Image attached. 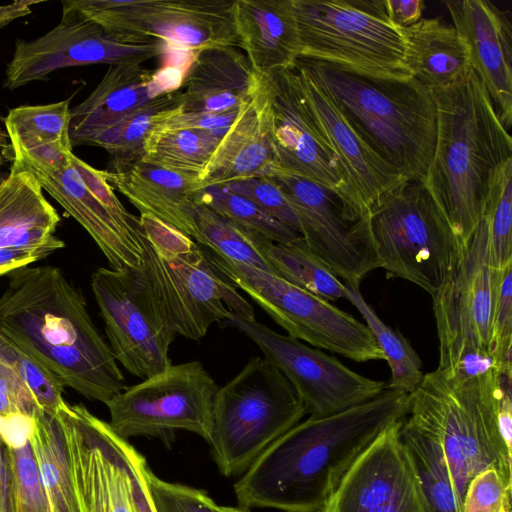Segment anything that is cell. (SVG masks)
<instances>
[{
    "instance_id": "cell-1",
    "label": "cell",
    "mask_w": 512,
    "mask_h": 512,
    "mask_svg": "<svg viewBox=\"0 0 512 512\" xmlns=\"http://www.w3.org/2000/svg\"><path fill=\"white\" fill-rule=\"evenodd\" d=\"M409 394L385 389L344 411L309 417L268 446L235 483L238 506L319 512L356 459L395 421Z\"/></svg>"
},
{
    "instance_id": "cell-2",
    "label": "cell",
    "mask_w": 512,
    "mask_h": 512,
    "mask_svg": "<svg viewBox=\"0 0 512 512\" xmlns=\"http://www.w3.org/2000/svg\"><path fill=\"white\" fill-rule=\"evenodd\" d=\"M0 334L89 400L106 404L127 388L82 292L58 267L28 265L9 273L0 295Z\"/></svg>"
},
{
    "instance_id": "cell-3",
    "label": "cell",
    "mask_w": 512,
    "mask_h": 512,
    "mask_svg": "<svg viewBox=\"0 0 512 512\" xmlns=\"http://www.w3.org/2000/svg\"><path fill=\"white\" fill-rule=\"evenodd\" d=\"M431 95L437 134L423 184L462 248L484 219L494 170L512 158V139L473 68Z\"/></svg>"
},
{
    "instance_id": "cell-4",
    "label": "cell",
    "mask_w": 512,
    "mask_h": 512,
    "mask_svg": "<svg viewBox=\"0 0 512 512\" xmlns=\"http://www.w3.org/2000/svg\"><path fill=\"white\" fill-rule=\"evenodd\" d=\"M511 387L512 371L492 369L463 378L437 368L409 394L405 418L440 443L462 503L472 478L485 469L512 480V446L500 422Z\"/></svg>"
},
{
    "instance_id": "cell-5",
    "label": "cell",
    "mask_w": 512,
    "mask_h": 512,
    "mask_svg": "<svg viewBox=\"0 0 512 512\" xmlns=\"http://www.w3.org/2000/svg\"><path fill=\"white\" fill-rule=\"evenodd\" d=\"M350 125L407 182L423 183L437 134L431 92L414 77L374 78L298 57Z\"/></svg>"
},
{
    "instance_id": "cell-6",
    "label": "cell",
    "mask_w": 512,
    "mask_h": 512,
    "mask_svg": "<svg viewBox=\"0 0 512 512\" xmlns=\"http://www.w3.org/2000/svg\"><path fill=\"white\" fill-rule=\"evenodd\" d=\"M306 414L289 380L264 357L251 358L215 395L208 443L220 473H243Z\"/></svg>"
},
{
    "instance_id": "cell-7",
    "label": "cell",
    "mask_w": 512,
    "mask_h": 512,
    "mask_svg": "<svg viewBox=\"0 0 512 512\" xmlns=\"http://www.w3.org/2000/svg\"><path fill=\"white\" fill-rule=\"evenodd\" d=\"M299 57L363 76L412 78L401 30L388 19L384 0H292Z\"/></svg>"
},
{
    "instance_id": "cell-8",
    "label": "cell",
    "mask_w": 512,
    "mask_h": 512,
    "mask_svg": "<svg viewBox=\"0 0 512 512\" xmlns=\"http://www.w3.org/2000/svg\"><path fill=\"white\" fill-rule=\"evenodd\" d=\"M366 218L380 268L433 296L462 248L426 186L405 183L373 206Z\"/></svg>"
},
{
    "instance_id": "cell-9",
    "label": "cell",
    "mask_w": 512,
    "mask_h": 512,
    "mask_svg": "<svg viewBox=\"0 0 512 512\" xmlns=\"http://www.w3.org/2000/svg\"><path fill=\"white\" fill-rule=\"evenodd\" d=\"M134 232L142 268L176 336L203 338L210 326L231 314L255 319L254 308L213 266L210 257L187 235L156 247L145 237L139 217Z\"/></svg>"
},
{
    "instance_id": "cell-10",
    "label": "cell",
    "mask_w": 512,
    "mask_h": 512,
    "mask_svg": "<svg viewBox=\"0 0 512 512\" xmlns=\"http://www.w3.org/2000/svg\"><path fill=\"white\" fill-rule=\"evenodd\" d=\"M216 270L244 291L289 336L356 362L384 360L372 332L350 314L282 277L210 257Z\"/></svg>"
},
{
    "instance_id": "cell-11",
    "label": "cell",
    "mask_w": 512,
    "mask_h": 512,
    "mask_svg": "<svg viewBox=\"0 0 512 512\" xmlns=\"http://www.w3.org/2000/svg\"><path fill=\"white\" fill-rule=\"evenodd\" d=\"M228 0H65L62 14L92 21L125 40L157 39L197 53L238 46Z\"/></svg>"
},
{
    "instance_id": "cell-12",
    "label": "cell",
    "mask_w": 512,
    "mask_h": 512,
    "mask_svg": "<svg viewBox=\"0 0 512 512\" xmlns=\"http://www.w3.org/2000/svg\"><path fill=\"white\" fill-rule=\"evenodd\" d=\"M483 219L462 247L452 272L432 296L439 340L438 369L492 358L489 352L494 305L503 270L486 263Z\"/></svg>"
},
{
    "instance_id": "cell-13",
    "label": "cell",
    "mask_w": 512,
    "mask_h": 512,
    "mask_svg": "<svg viewBox=\"0 0 512 512\" xmlns=\"http://www.w3.org/2000/svg\"><path fill=\"white\" fill-rule=\"evenodd\" d=\"M218 388L200 361L171 364L108 401V423L127 441L135 436L166 439L185 430L208 442Z\"/></svg>"
},
{
    "instance_id": "cell-14",
    "label": "cell",
    "mask_w": 512,
    "mask_h": 512,
    "mask_svg": "<svg viewBox=\"0 0 512 512\" xmlns=\"http://www.w3.org/2000/svg\"><path fill=\"white\" fill-rule=\"evenodd\" d=\"M91 288L117 362L147 379L171 364L176 334L169 325L142 268H97Z\"/></svg>"
},
{
    "instance_id": "cell-15",
    "label": "cell",
    "mask_w": 512,
    "mask_h": 512,
    "mask_svg": "<svg viewBox=\"0 0 512 512\" xmlns=\"http://www.w3.org/2000/svg\"><path fill=\"white\" fill-rule=\"evenodd\" d=\"M224 324L251 339L293 385L310 417L344 411L378 396L385 382L362 376L337 358L266 325L231 314Z\"/></svg>"
},
{
    "instance_id": "cell-16",
    "label": "cell",
    "mask_w": 512,
    "mask_h": 512,
    "mask_svg": "<svg viewBox=\"0 0 512 512\" xmlns=\"http://www.w3.org/2000/svg\"><path fill=\"white\" fill-rule=\"evenodd\" d=\"M267 176L292 207L308 249L337 278L359 286L369 272L380 268L366 215L358 221L349 219L332 191L281 167Z\"/></svg>"
},
{
    "instance_id": "cell-17",
    "label": "cell",
    "mask_w": 512,
    "mask_h": 512,
    "mask_svg": "<svg viewBox=\"0 0 512 512\" xmlns=\"http://www.w3.org/2000/svg\"><path fill=\"white\" fill-rule=\"evenodd\" d=\"M24 170L30 171L42 189L86 230L111 268L141 266V249L134 232L137 216L118 199L105 170H97L73 153L58 168Z\"/></svg>"
},
{
    "instance_id": "cell-18",
    "label": "cell",
    "mask_w": 512,
    "mask_h": 512,
    "mask_svg": "<svg viewBox=\"0 0 512 512\" xmlns=\"http://www.w3.org/2000/svg\"><path fill=\"white\" fill-rule=\"evenodd\" d=\"M166 45L157 39H121L92 21L62 14L60 23L45 35L31 41H16L4 87L14 90L45 80L52 72L67 67L142 64L162 55Z\"/></svg>"
},
{
    "instance_id": "cell-19",
    "label": "cell",
    "mask_w": 512,
    "mask_h": 512,
    "mask_svg": "<svg viewBox=\"0 0 512 512\" xmlns=\"http://www.w3.org/2000/svg\"><path fill=\"white\" fill-rule=\"evenodd\" d=\"M56 415L82 512H137L127 440L82 404L65 403Z\"/></svg>"
},
{
    "instance_id": "cell-20",
    "label": "cell",
    "mask_w": 512,
    "mask_h": 512,
    "mask_svg": "<svg viewBox=\"0 0 512 512\" xmlns=\"http://www.w3.org/2000/svg\"><path fill=\"white\" fill-rule=\"evenodd\" d=\"M403 419L356 459L319 512H431L400 435Z\"/></svg>"
},
{
    "instance_id": "cell-21",
    "label": "cell",
    "mask_w": 512,
    "mask_h": 512,
    "mask_svg": "<svg viewBox=\"0 0 512 512\" xmlns=\"http://www.w3.org/2000/svg\"><path fill=\"white\" fill-rule=\"evenodd\" d=\"M269 96L279 167L303 176L345 200L346 176L319 126L293 67L262 75Z\"/></svg>"
},
{
    "instance_id": "cell-22",
    "label": "cell",
    "mask_w": 512,
    "mask_h": 512,
    "mask_svg": "<svg viewBox=\"0 0 512 512\" xmlns=\"http://www.w3.org/2000/svg\"><path fill=\"white\" fill-rule=\"evenodd\" d=\"M294 68L310 109L345 172L343 212L358 221L407 181L357 133L326 89L297 62Z\"/></svg>"
},
{
    "instance_id": "cell-23",
    "label": "cell",
    "mask_w": 512,
    "mask_h": 512,
    "mask_svg": "<svg viewBox=\"0 0 512 512\" xmlns=\"http://www.w3.org/2000/svg\"><path fill=\"white\" fill-rule=\"evenodd\" d=\"M453 26L467 46L473 70L491 98L499 120L512 123L511 14L488 0H448Z\"/></svg>"
},
{
    "instance_id": "cell-24",
    "label": "cell",
    "mask_w": 512,
    "mask_h": 512,
    "mask_svg": "<svg viewBox=\"0 0 512 512\" xmlns=\"http://www.w3.org/2000/svg\"><path fill=\"white\" fill-rule=\"evenodd\" d=\"M279 167L268 91L261 75L256 93L241 106L200 176L201 190L255 176Z\"/></svg>"
},
{
    "instance_id": "cell-25",
    "label": "cell",
    "mask_w": 512,
    "mask_h": 512,
    "mask_svg": "<svg viewBox=\"0 0 512 512\" xmlns=\"http://www.w3.org/2000/svg\"><path fill=\"white\" fill-rule=\"evenodd\" d=\"M107 180L141 214L151 215L195 239L194 208L201 191L200 177L165 169L145 161L113 172Z\"/></svg>"
},
{
    "instance_id": "cell-26",
    "label": "cell",
    "mask_w": 512,
    "mask_h": 512,
    "mask_svg": "<svg viewBox=\"0 0 512 512\" xmlns=\"http://www.w3.org/2000/svg\"><path fill=\"white\" fill-rule=\"evenodd\" d=\"M261 75L235 46L208 48L195 57L179 92L183 111L222 113L240 108L258 90Z\"/></svg>"
},
{
    "instance_id": "cell-27",
    "label": "cell",
    "mask_w": 512,
    "mask_h": 512,
    "mask_svg": "<svg viewBox=\"0 0 512 512\" xmlns=\"http://www.w3.org/2000/svg\"><path fill=\"white\" fill-rule=\"evenodd\" d=\"M42 191L30 171L12 164L0 183V249L45 258L65 246L55 235L60 217Z\"/></svg>"
},
{
    "instance_id": "cell-28",
    "label": "cell",
    "mask_w": 512,
    "mask_h": 512,
    "mask_svg": "<svg viewBox=\"0 0 512 512\" xmlns=\"http://www.w3.org/2000/svg\"><path fill=\"white\" fill-rule=\"evenodd\" d=\"M238 46L260 75L294 66L300 38L292 0H235Z\"/></svg>"
},
{
    "instance_id": "cell-29",
    "label": "cell",
    "mask_w": 512,
    "mask_h": 512,
    "mask_svg": "<svg viewBox=\"0 0 512 512\" xmlns=\"http://www.w3.org/2000/svg\"><path fill=\"white\" fill-rule=\"evenodd\" d=\"M154 83L155 74L142 64L110 66L89 96L71 108V146L84 145L97 132L159 96Z\"/></svg>"
},
{
    "instance_id": "cell-30",
    "label": "cell",
    "mask_w": 512,
    "mask_h": 512,
    "mask_svg": "<svg viewBox=\"0 0 512 512\" xmlns=\"http://www.w3.org/2000/svg\"><path fill=\"white\" fill-rule=\"evenodd\" d=\"M70 99L11 109L5 127L13 161L25 168H57L72 152Z\"/></svg>"
},
{
    "instance_id": "cell-31",
    "label": "cell",
    "mask_w": 512,
    "mask_h": 512,
    "mask_svg": "<svg viewBox=\"0 0 512 512\" xmlns=\"http://www.w3.org/2000/svg\"><path fill=\"white\" fill-rule=\"evenodd\" d=\"M400 30L407 68L428 91L449 86L472 68L466 44L442 18H422Z\"/></svg>"
},
{
    "instance_id": "cell-32",
    "label": "cell",
    "mask_w": 512,
    "mask_h": 512,
    "mask_svg": "<svg viewBox=\"0 0 512 512\" xmlns=\"http://www.w3.org/2000/svg\"><path fill=\"white\" fill-rule=\"evenodd\" d=\"M51 512H82L65 435L56 414L42 410L30 439Z\"/></svg>"
},
{
    "instance_id": "cell-33",
    "label": "cell",
    "mask_w": 512,
    "mask_h": 512,
    "mask_svg": "<svg viewBox=\"0 0 512 512\" xmlns=\"http://www.w3.org/2000/svg\"><path fill=\"white\" fill-rule=\"evenodd\" d=\"M179 105V92L163 93L97 132L84 145L105 149L112 158L109 171H121L142 159L144 143L153 125Z\"/></svg>"
},
{
    "instance_id": "cell-34",
    "label": "cell",
    "mask_w": 512,
    "mask_h": 512,
    "mask_svg": "<svg viewBox=\"0 0 512 512\" xmlns=\"http://www.w3.org/2000/svg\"><path fill=\"white\" fill-rule=\"evenodd\" d=\"M400 435L408 449L431 512H463L440 443L406 418Z\"/></svg>"
},
{
    "instance_id": "cell-35",
    "label": "cell",
    "mask_w": 512,
    "mask_h": 512,
    "mask_svg": "<svg viewBox=\"0 0 512 512\" xmlns=\"http://www.w3.org/2000/svg\"><path fill=\"white\" fill-rule=\"evenodd\" d=\"M194 219L197 230L195 240L208 247L216 256L277 275L264 252L269 240L246 230L202 203L196 204Z\"/></svg>"
},
{
    "instance_id": "cell-36",
    "label": "cell",
    "mask_w": 512,
    "mask_h": 512,
    "mask_svg": "<svg viewBox=\"0 0 512 512\" xmlns=\"http://www.w3.org/2000/svg\"><path fill=\"white\" fill-rule=\"evenodd\" d=\"M344 298L362 314L383 353L384 360L388 362L391 379L386 388L406 394L412 393L420 385L424 373L422 362L409 341L379 318L364 300L359 286L344 283Z\"/></svg>"
},
{
    "instance_id": "cell-37",
    "label": "cell",
    "mask_w": 512,
    "mask_h": 512,
    "mask_svg": "<svg viewBox=\"0 0 512 512\" xmlns=\"http://www.w3.org/2000/svg\"><path fill=\"white\" fill-rule=\"evenodd\" d=\"M222 137L209 130H150L141 160L200 177Z\"/></svg>"
},
{
    "instance_id": "cell-38",
    "label": "cell",
    "mask_w": 512,
    "mask_h": 512,
    "mask_svg": "<svg viewBox=\"0 0 512 512\" xmlns=\"http://www.w3.org/2000/svg\"><path fill=\"white\" fill-rule=\"evenodd\" d=\"M264 252L276 274L286 281L326 301L344 298V283L308 249L303 238L290 244L269 241Z\"/></svg>"
},
{
    "instance_id": "cell-39",
    "label": "cell",
    "mask_w": 512,
    "mask_h": 512,
    "mask_svg": "<svg viewBox=\"0 0 512 512\" xmlns=\"http://www.w3.org/2000/svg\"><path fill=\"white\" fill-rule=\"evenodd\" d=\"M486 263L496 270L512 264V158L494 170L486 204Z\"/></svg>"
},
{
    "instance_id": "cell-40",
    "label": "cell",
    "mask_w": 512,
    "mask_h": 512,
    "mask_svg": "<svg viewBox=\"0 0 512 512\" xmlns=\"http://www.w3.org/2000/svg\"><path fill=\"white\" fill-rule=\"evenodd\" d=\"M197 203L206 205L221 216L273 243L290 244L302 239L290 227L222 186H210L201 190L197 195Z\"/></svg>"
},
{
    "instance_id": "cell-41",
    "label": "cell",
    "mask_w": 512,
    "mask_h": 512,
    "mask_svg": "<svg viewBox=\"0 0 512 512\" xmlns=\"http://www.w3.org/2000/svg\"><path fill=\"white\" fill-rule=\"evenodd\" d=\"M0 358L26 384L44 411L56 414L66 403L63 398L64 384L39 360L1 334Z\"/></svg>"
},
{
    "instance_id": "cell-42",
    "label": "cell",
    "mask_w": 512,
    "mask_h": 512,
    "mask_svg": "<svg viewBox=\"0 0 512 512\" xmlns=\"http://www.w3.org/2000/svg\"><path fill=\"white\" fill-rule=\"evenodd\" d=\"M8 448L14 512H51L30 441Z\"/></svg>"
},
{
    "instance_id": "cell-43",
    "label": "cell",
    "mask_w": 512,
    "mask_h": 512,
    "mask_svg": "<svg viewBox=\"0 0 512 512\" xmlns=\"http://www.w3.org/2000/svg\"><path fill=\"white\" fill-rule=\"evenodd\" d=\"M142 473L155 512H220V505L205 491L160 479L145 459Z\"/></svg>"
},
{
    "instance_id": "cell-44",
    "label": "cell",
    "mask_w": 512,
    "mask_h": 512,
    "mask_svg": "<svg viewBox=\"0 0 512 512\" xmlns=\"http://www.w3.org/2000/svg\"><path fill=\"white\" fill-rule=\"evenodd\" d=\"M222 187L246 198L301 235L300 224L292 207L280 187L271 177L267 175L250 177L228 183Z\"/></svg>"
},
{
    "instance_id": "cell-45",
    "label": "cell",
    "mask_w": 512,
    "mask_h": 512,
    "mask_svg": "<svg viewBox=\"0 0 512 512\" xmlns=\"http://www.w3.org/2000/svg\"><path fill=\"white\" fill-rule=\"evenodd\" d=\"M512 264L502 272L493 310L489 352L503 369L512 370Z\"/></svg>"
},
{
    "instance_id": "cell-46",
    "label": "cell",
    "mask_w": 512,
    "mask_h": 512,
    "mask_svg": "<svg viewBox=\"0 0 512 512\" xmlns=\"http://www.w3.org/2000/svg\"><path fill=\"white\" fill-rule=\"evenodd\" d=\"M511 490L512 480L495 468L485 469L468 484L463 499V512H500Z\"/></svg>"
},
{
    "instance_id": "cell-47",
    "label": "cell",
    "mask_w": 512,
    "mask_h": 512,
    "mask_svg": "<svg viewBox=\"0 0 512 512\" xmlns=\"http://www.w3.org/2000/svg\"><path fill=\"white\" fill-rule=\"evenodd\" d=\"M240 108L222 113H208L183 111L179 105L156 121L151 130H209L223 136L234 122Z\"/></svg>"
},
{
    "instance_id": "cell-48",
    "label": "cell",
    "mask_w": 512,
    "mask_h": 512,
    "mask_svg": "<svg viewBox=\"0 0 512 512\" xmlns=\"http://www.w3.org/2000/svg\"><path fill=\"white\" fill-rule=\"evenodd\" d=\"M390 22L396 28H406L419 22L423 17L425 3L422 0H384Z\"/></svg>"
},
{
    "instance_id": "cell-49",
    "label": "cell",
    "mask_w": 512,
    "mask_h": 512,
    "mask_svg": "<svg viewBox=\"0 0 512 512\" xmlns=\"http://www.w3.org/2000/svg\"><path fill=\"white\" fill-rule=\"evenodd\" d=\"M126 452L133 468L134 497L137 512H155L142 473L144 457L127 441Z\"/></svg>"
},
{
    "instance_id": "cell-50",
    "label": "cell",
    "mask_w": 512,
    "mask_h": 512,
    "mask_svg": "<svg viewBox=\"0 0 512 512\" xmlns=\"http://www.w3.org/2000/svg\"><path fill=\"white\" fill-rule=\"evenodd\" d=\"M0 512H14L9 448L0 437Z\"/></svg>"
},
{
    "instance_id": "cell-51",
    "label": "cell",
    "mask_w": 512,
    "mask_h": 512,
    "mask_svg": "<svg viewBox=\"0 0 512 512\" xmlns=\"http://www.w3.org/2000/svg\"><path fill=\"white\" fill-rule=\"evenodd\" d=\"M43 257L32 252L0 249V276L34 263Z\"/></svg>"
},
{
    "instance_id": "cell-52",
    "label": "cell",
    "mask_w": 512,
    "mask_h": 512,
    "mask_svg": "<svg viewBox=\"0 0 512 512\" xmlns=\"http://www.w3.org/2000/svg\"><path fill=\"white\" fill-rule=\"evenodd\" d=\"M41 1L21 0L0 6V28L5 27L13 20L31 14V7Z\"/></svg>"
},
{
    "instance_id": "cell-53",
    "label": "cell",
    "mask_w": 512,
    "mask_h": 512,
    "mask_svg": "<svg viewBox=\"0 0 512 512\" xmlns=\"http://www.w3.org/2000/svg\"><path fill=\"white\" fill-rule=\"evenodd\" d=\"M220 512H251L249 509L237 506H220Z\"/></svg>"
},
{
    "instance_id": "cell-54",
    "label": "cell",
    "mask_w": 512,
    "mask_h": 512,
    "mask_svg": "<svg viewBox=\"0 0 512 512\" xmlns=\"http://www.w3.org/2000/svg\"><path fill=\"white\" fill-rule=\"evenodd\" d=\"M500 512H511V495H508L500 509Z\"/></svg>"
},
{
    "instance_id": "cell-55",
    "label": "cell",
    "mask_w": 512,
    "mask_h": 512,
    "mask_svg": "<svg viewBox=\"0 0 512 512\" xmlns=\"http://www.w3.org/2000/svg\"><path fill=\"white\" fill-rule=\"evenodd\" d=\"M9 175V172L4 169V161L0 154V183H2L7 176Z\"/></svg>"
},
{
    "instance_id": "cell-56",
    "label": "cell",
    "mask_w": 512,
    "mask_h": 512,
    "mask_svg": "<svg viewBox=\"0 0 512 512\" xmlns=\"http://www.w3.org/2000/svg\"><path fill=\"white\" fill-rule=\"evenodd\" d=\"M1 147H2V143H1V137H0V150H1Z\"/></svg>"
}]
</instances>
